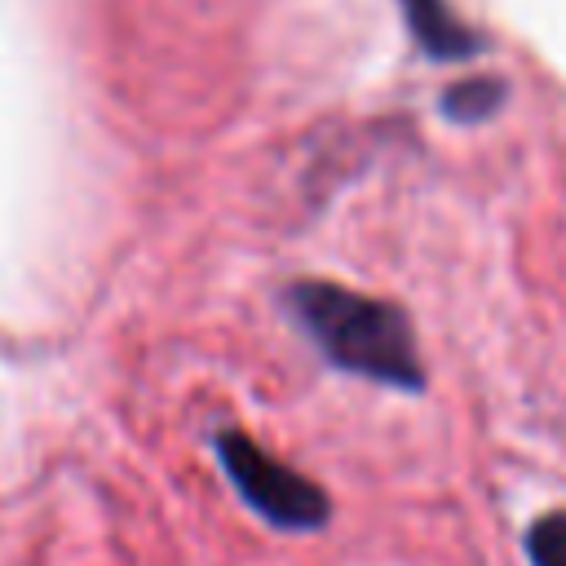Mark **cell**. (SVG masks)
<instances>
[{
  "label": "cell",
  "mask_w": 566,
  "mask_h": 566,
  "mask_svg": "<svg viewBox=\"0 0 566 566\" xmlns=\"http://www.w3.org/2000/svg\"><path fill=\"white\" fill-rule=\"evenodd\" d=\"M217 460H221L230 486L243 495V504L261 522H270L279 531H318L327 522V513H332L327 491L314 486L292 464H283L279 455H270L243 429H221L217 433Z\"/></svg>",
  "instance_id": "cell-2"
},
{
  "label": "cell",
  "mask_w": 566,
  "mask_h": 566,
  "mask_svg": "<svg viewBox=\"0 0 566 566\" xmlns=\"http://www.w3.org/2000/svg\"><path fill=\"white\" fill-rule=\"evenodd\" d=\"M287 305L332 367L407 394L424 389V363L411 318L394 301L327 279H305L287 292Z\"/></svg>",
  "instance_id": "cell-1"
},
{
  "label": "cell",
  "mask_w": 566,
  "mask_h": 566,
  "mask_svg": "<svg viewBox=\"0 0 566 566\" xmlns=\"http://www.w3.org/2000/svg\"><path fill=\"white\" fill-rule=\"evenodd\" d=\"M411 40L433 57V62H464L482 53V35L469 31L447 0H398Z\"/></svg>",
  "instance_id": "cell-3"
},
{
  "label": "cell",
  "mask_w": 566,
  "mask_h": 566,
  "mask_svg": "<svg viewBox=\"0 0 566 566\" xmlns=\"http://www.w3.org/2000/svg\"><path fill=\"white\" fill-rule=\"evenodd\" d=\"M526 557H531V566H566V509H553L531 522Z\"/></svg>",
  "instance_id": "cell-5"
},
{
  "label": "cell",
  "mask_w": 566,
  "mask_h": 566,
  "mask_svg": "<svg viewBox=\"0 0 566 566\" xmlns=\"http://www.w3.org/2000/svg\"><path fill=\"white\" fill-rule=\"evenodd\" d=\"M500 106H504V80H491V75L451 84V88L442 93V115H447L451 124H482V119H491Z\"/></svg>",
  "instance_id": "cell-4"
}]
</instances>
